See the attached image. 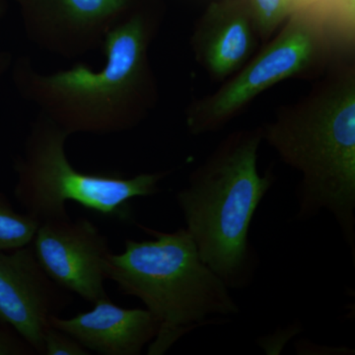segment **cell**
Listing matches in <instances>:
<instances>
[{"mask_svg": "<svg viewBox=\"0 0 355 355\" xmlns=\"http://www.w3.org/2000/svg\"><path fill=\"white\" fill-rule=\"evenodd\" d=\"M64 291L44 272L31 244L0 251V322L11 327L35 354H44L51 318L67 304Z\"/></svg>", "mask_w": 355, "mask_h": 355, "instance_id": "9", "label": "cell"}, {"mask_svg": "<svg viewBox=\"0 0 355 355\" xmlns=\"http://www.w3.org/2000/svg\"><path fill=\"white\" fill-rule=\"evenodd\" d=\"M258 34L246 0H224L207 8L193 32L198 62L217 79L227 78L249 62Z\"/></svg>", "mask_w": 355, "mask_h": 355, "instance_id": "10", "label": "cell"}, {"mask_svg": "<svg viewBox=\"0 0 355 355\" xmlns=\"http://www.w3.org/2000/svg\"><path fill=\"white\" fill-rule=\"evenodd\" d=\"M263 139L301 175L298 219L326 210L355 252V71L338 70L261 128Z\"/></svg>", "mask_w": 355, "mask_h": 355, "instance_id": "2", "label": "cell"}, {"mask_svg": "<svg viewBox=\"0 0 355 355\" xmlns=\"http://www.w3.org/2000/svg\"><path fill=\"white\" fill-rule=\"evenodd\" d=\"M343 3L345 4V8L347 9V12H349V15H354L355 0H343Z\"/></svg>", "mask_w": 355, "mask_h": 355, "instance_id": "17", "label": "cell"}, {"mask_svg": "<svg viewBox=\"0 0 355 355\" xmlns=\"http://www.w3.org/2000/svg\"><path fill=\"white\" fill-rule=\"evenodd\" d=\"M69 135L44 114H37L14 162V195L40 223L69 218L74 202L102 216L128 220L133 198L155 195L167 172L125 178L76 169L65 151Z\"/></svg>", "mask_w": 355, "mask_h": 355, "instance_id": "5", "label": "cell"}, {"mask_svg": "<svg viewBox=\"0 0 355 355\" xmlns=\"http://www.w3.org/2000/svg\"><path fill=\"white\" fill-rule=\"evenodd\" d=\"M27 39L67 60L102 50L110 32L130 14L132 0H22Z\"/></svg>", "mask_w": 355, "mask_h": 355, "instance_id": "7", "label": "cell"}, {"mask_svg": "<svg viewBox=\"0 0 355 355\" xmlns=\"http://www.w3.org/2000/svg\"><path fill=\"white\" fill-rule=\"evenodd\" d=\"M153 34V23L146 14H130L105 39L106 62L101 69L78 64L44 73L24 55L11 67L14 86L69 137L128 132L146 118L155 101L148 62Z\"/></svg>", "mask_w": 355, "mask_h": 355, "instance_id": "1", "label": "cell"}, {"mask_svg": "<svg viewBox=\"0 0 355 355\" xmlns=\"http://www.w3.org/2000/svg\"><path fill=\"white\" fill-rule=\"evenodd\" d=\"M31 347L19 336H11L0 328V355L33 354Z\"/></svg>", "mask_w": 355, "mask_h": 355, "instance_id": "15", "label": "cell"}, {"mask_svg": "<svg viewBox=\"0 0 355 355\" xmlns=\"http://www.w3.org/2000/svg\"><path fill=\"white\" fill-rule=\"evenodd\" d=\"M37 260L60 288L87 302L109 297L105 289L108 239L85 218L41 222L31 242Z\"/></svg>", "mask_w": 355, "mask_h": 355, "instance_id": "8", "label": "cell"}, {"mask_svg": "<svg viewBox=\"0 0 355 355\" xmlns=\"http://www.w3.org/2000/svg\"><path fill=\"white\" fill-rule=\"evenodd\" d=\"M50 324L69 334L89 352L102 355H139L158 331L157 321L148 310L120 307L109 297L76 316H53Z\"/></svg>", "mask_w": 355, "mask_h": 355, "instance_id": "11", "label": "cell"}, {"mask_svg": "<svg viewBox=\"0 0 355 355\" xmlns=\"http://www.w3.org/2000/svg\"><path fill=\"white\" fill-rule=\"evenodd\" d=\"M44 354L88 355L90 352L69 334L50 324L44 334Z\"/></svg>", "mask_w": 355, "mask_h": 355, "instance_id": "14", "label": "cell"}, {"mask_svg": "<svg viewBox=\"0 0 355 355\" xmlns=\"http://www.w3.org/2000/svg\"><path fill=\"white\" fill-rule=\"evenodd\" d=\"M257 34L261 40L270 38L275 30L298 9L311 6L313 0H246Z\"/></svg>", "mask_w": 355, "mask_h": 355, "instance_id": "13", "label": "cell"}, {"mask_svg": "<svg viewBox=\"0 0 355 355\" xmlns=\"http://www.w3.org/2000/svg\"><path fill=\"white\" fill-rule=\"evenodd\" d=\"M140 228L153 239L125 240L121 254H109L105 275L121 293L139 299L157 321L147 354H164L195 329L239 314L230 288L202 260L186 229Z\"/></svg>", "mask_w": 355, "mask_h": 355, "instance_id": "4", "label": "cell"}, {"mask_svg": "<svg viewBox=\"0 0 355 355\" xmlns=\"http://www.w3.org/2000/svg\"><path fill=\"white\" fill-rule=\"evenodd\" d=\"M13 62V55L10 51H0V77L4 76L9 69H11Z\"/></svg>", "mask_w": 355, "mask_h": 355, "instance_id": "16", "label": "cell"}, {"mask_svg": "<svg viewBox=\"0 0 355 355\" xmlns=\"http://www.w3.org/2000/svg\"><path fill=\"white\" fill-rule=\"evenodd\" d=\"M298 9L282 31L214 94L193 103L186 125L193 135L216 132L257 96L280 81L311 71L324 53V33L317 11Z\"/></svg>", "mask_w": 355, "mask_h": 355, "instance_id": "6", "label": "cell"}, {"mask_svg": "<svg viewBox=\"0 0 355 355\" xmlns=\"http://www.w3.org/2000/svg\"><path fill=\"white\" fill-rule=\"evenodd\" d=\"M261 140V128L229 135L177 193L200 258L230 289L249 286L258 266L250 228L273 184L272 175L259 172Z\"/></svg>", "mask_w": 355, "mask_h": 355, "instance_id": "3", "label": "cell"}, {"mask_svg": "<svg viewBox=\"0 0 355 355\" xmlns=\"http://www.w3.org/2000/svg\"><path fill=\"white\" fill-rule=\"evenodd\" d=\"M40 221L29 214L16 211L0 193V251H12L31 244Z\"/></svg>", "mask_w": 355, "mask_h": 355, "instance_id": "12", "label": "cell"}, {"mask_svg": "<svg viewBox=\"0 0 355 355\" xmlns=\"http://www.w3.org/2000/svg\"><path fill=\"white\" fill-rule=\"evenodd\" d=\"M2 0H0V3H1ZM0 12H1V8H0Z\"/></svg>", "mask_w": 355, "mask_h": 355, "instance_id": "18", "label": "cell"}]
</instances>
